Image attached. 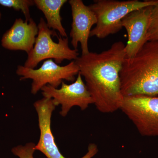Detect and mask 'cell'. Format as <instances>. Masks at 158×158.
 I'll list each match as a JSON object with an SVG mask.
<instances>
[{
    "label": "cell",
    "mask_w": 158,
    "mask_h": 158,
    "mask_svg": "<svg viewBox=\"0 0 158 158\" xmlns=\"http://www.w3.org/2000/svg\"><path fill=\"white\" fill-rule=\"evenodd\" d=\"M35 145L33 142H29L25 145H18L12 148L11 152L19 158H34Z\"/></svg>",
    "instance_id": "cell-15"
},
{
    "label": "cell",
    "mask_w": 158,
    "mask_h": 158,
    "mask_svg": "<svg viewBox=\"0 0 158 158\" xmlns=\"http://www.w3.org/2000/svg\"><path fill=\"white\" fill-rule=\"evenodd\" d=\"M34 106L38 116L40 131L39 140L35 145V150L42 153L46 158H66L60 152L51 130L52 115L56 108L52 100L43 98L35 102ZM98 151V146L96 144L90 143L88 145L87 152L80 158H93Z\"/></svg>",
    "instance_id": "cell-7"
},
{
    "label": "cell",
    "mask_w": 158,
    "mask_h": 158,
    "mask_svg": "<svg viewBox=\"0 0 158 158\" xmlns=\"http://www.w3.org/2000/svg\"><path fill=\"white\" fill-rule=\"evenodd\" d=\"M158 0L115 1L97 0L89 6L97 18L95 27L90 37L103 39L116 34L122 29V21L128 14L135 10L155 6Z\"/></svg>",
    "instance_id": "cell-3"
},
{
    "label": "cell",
    "mask_w": 158,
    "mask_h": 158,
    "mask_svg": "<svg viewBox=\"0 0 158 158\" xmlns=\"http://www.w3.org/2000/svg\"><path fill=\"white\" fill-rule=\"evenodd\" d=\"M16 73L20 76V80L31 79V92L37 94L41 88L47 85L58 88L63 81L74 82L76 76L79 73V68L75 61L61 66L53 59L46 60L37 69L27 68L23 65L18 66Z\"/></svg>",
    "instance_id": "cell-5"
},
{
    "label": "cell",
    "mask_w": 158,
    "mask_h": 158,
    "mask_svg": "<svg viewBox=\"0 0 158 158\" xmlns=\"http://www.w3.org/2000/svg\"><path fill=\"white\" fill-rule=\"evenodd\" d=\"M124 97L158 95V41H148L135 56L125 58L120 74Z\"/></svg>",
    "instance_id": "cell-2"
},
{
    "label": "cell",
    "mask_w": 158,
    "mask_h": 158,
    "mask_svg": "<svg viewBox=\"0 0 158 158\" xmlns=\"http://www.w3.org/2000/svg\"><path fill=\"white\" fill-rule=\"evenodd\" d=\"M67 2L66 0H34V5L44 14L48 27L58 31L63 37H67V35L62 24L60 11Z\"/></svg>",
    "instance_id": "cell-12"
},
{
    "label": "cell",
    "mask_w": 158,
    "mask_h": 158,
    "mask_svg": "<svg viewBox=\"0 0 158 158\" xmlns=\"http://www.w3.org/2000/svg\"><path fill=\"white\" fill-rule=\"evenodd\" d=\"M69 3L72 15L70 32L72 45L74 49L77 50L80 43L82 55H86L90 52L88 40L91 27L96 24L97 18L90 7L86 6L82 0H70Z\"/></svg>",
    "instance_id": "cell-9"
},
{
    "label": "cell",
    "mask_w": 158,
    "mask_h": 158,
    "mask_svg": "<svg viewBox=\"0 0 158 158\" xmlns=\"http://www.w3.org/2000/svg\"><path fill=\"white\" fill-rule=\"evenodd\" d=\"M120 110L141 136L158 137V97H124Z\"/></svg>",
    "instance_id": "cell-6"
},
{
    "label": "cell",
    "mask_w": 158,
    "mask_h": 158,
    "mask_svg": "<svg viewBox=\"0 0 158 158\" xmlns=\"http://www.w3.org/2000/svg\"><path fill=\"white\" fill-rule=\"evenodd\" d=\"M147 40L158 41V3L151 9Z\"/></svg>",
    "instance_id": "cell-14"
},
{
    "label": "cell",
    "mask_w": 158,
    "mask_h": 158,
    "mask_svg": "<svg viewBox=\"0 0 158 158\" xmlns=\"http://www.w3.org/2000/svg\"><path fill=\"white\" fill-rule=\"evenodd\" d=\"M152 7L132 11L122 21V26L125 29L128 35L127 43L125 47L126 58L135 56L148 42L147 35Z\"/></svg>",
    "instance_id": "cell-10"
},
{
    "label": "cell",
    "mask_w": 158,
    "mask_h": 158,
    "mask_svg": "<svg viewBox=\"0 0 158 158\" xmlns=\"http://www.w3.org/2000/svg\"><path fill=\"white\" fill-rule=\"evenodd\" d=\"M0 5L13 8L16 11L21 10L24 15L26 20L29 21L31 18L30 8L34 5V2L32 0H0Z\"/></svg>",
    "instance_id": "cell-13"
},
{
    "label": "cell",
    "mask_w": 158,
    "mask_h": 158,
    "mask_svg": "<svg viewBox=\"0 0 158 158\" xmlns=\"http://www.w3.org/2000/svg\"><path fill=\"white\" fill-rule=\"evenodd\" d=\"M37 26L38 32L35 44L27 54L24 66L35 69L41 61L50 59H54L58 64L65 60H76L78 51L69 48L68 37L58 36L56 31L48 27L43 18Z\"/></svg>",
    "instance_id": "cell-4"
},
{
    "label": "cell",
    "mask_w": 158,
    "mask_h": 158,
    "mask_svg": "<svg viewBox=\"0 0 158 158\" xmlns=\"http://www.w3.org/2000/svg\"><path fill=\"white\" fill-rule=\"evenodd\" d=\"M41 90L44 98L52 99L56 106H61L60 114L63 117L67 116L74 106L79 107L84 111L94 104L93 98L79 73L72 84L68 85L63 81L60 88L47 85Z\"/></svg>",
    "instance_id": "cell-8"
},
{
    "label": "cell",
    "mask_w": 158,
    "mask_h": 158,
    "mask_svg": "<svg viewBox=\"0 0 158 158\" xmlns=\"http://www.w3.org/2000/svg\"><path fill=\"white\" fill-rule=\"evenodd\" d=\"M38 32V26L32 18L29 21L16 19L3 35L2 46L9 50L24 51L28 54L34 48Z\"/></svg>",
    "instance_id": "cell-11"
},
{
    "label": "cell",
    "mask_w": 158,
    "mask_h": 158,
    "mask_svg": "<svg viewBox=\"0 0 158 158\" xmlns=\"http://www.w3.org/2000/svg\"><path fill=\"white\" fill-rule=\"evenodd\" d=\"M125 47L122 41H117L106 50L90 52L75 60L94 104L101 113H113L121 109L124 96L119 74L126 58Z\"/></svg>",
    "instance_id": "cell-1"
},
{
    "label": "cell",
    "mask_w": 158,
    "mask_h": 158,
    "mask_svg": "<svg viewBox=\"0 0 158 158\" xmlns=\"http://www.w3.org/2000/svg\"><path fill=\"white\" fill-rule=\"evenodd\" d=\"M1 18H2V13H1V11H0V20L1 19Z\"/></svg>",
    "instance_id": "cell-16"
}]
</instances>
